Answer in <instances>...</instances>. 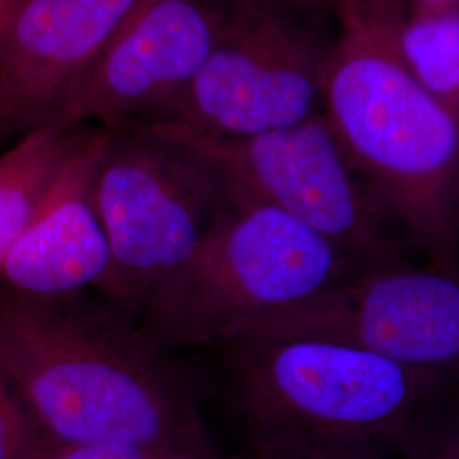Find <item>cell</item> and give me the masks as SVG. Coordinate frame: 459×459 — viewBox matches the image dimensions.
<instances>
[{
  "label": "cell",
  "instance_id": "6da1fadb",
  "mask_svg": "<svg viewBox=\"0 0 459 459\" xmlns=\"http://www.w3.org/2000/svg\"><path fill=\"white\" fill-rule=\"evenodd\" d=\"M206 375L238 434L240 458L359 451L430 459L459 430V375L351 345L242 333L208 349Z\"/></svg>",
  "mask_w": 459,
  "mask_h": 459
},
{
  "label": "cell",
  "instance_id": "7a4b0ae2",
  "mask_svg": "<svg viewBox=\"0 0 459 459\" xmlns=\"http://www.w3.org/2000/svg\"><path fill=\"white\" fill-rule=\"evenodd\" d=\"M58 299L0 298V366L39 434L223 458L199 385L128 315Z\"/></svg>",
  "mask_w": 459,
  "mask_h": 459
},
{
  "label": "cell",
  "instance_id": "3957f363",
  "mask_svg": "<svg viewBox=\"0 0 459 459\" xmlns=\"http://www.w3.org/2000/svg\"><path fill=\"white\" fill-rule=\"evenodd\" d=\"M400 0H339L322 113L394 227L430 265L459 273V119L402 62Z\"/></svg>",
  "mask_w": 459,
  "mask_h": 459
},
{
  "label": "cell",
  "instance_id": "277c9868",
  "mask_svg": "<svg viewBox=\"0 0 459 459\" xmlns=\"http://www.w3.org/2000/svg\"><path fill=\"white\" fill-rule=\"evenodd\" d=\"M362 271L274 206L238 199L148 296L138 327L165 351L213 349Z\"/></svg>",
  "mask_w": 459,
  "mask_h": 459
},
{
  "label": "cell",
  "instance_id": "5b68a950",
  "mask_svg": "<svg viewBox=\"0 0 459 459\" xmlns=\"http://www.w3.org/2000/svg\"><path fill=\"white\" fill-rule=\"evenodd\" d=\"M92 199L109 246L99 291L136 316L237 203L229 172L169 128L108 130Z\"/></svg>",
  "mask_w": 459,
  "mask_h": 459
},
{
  "label": "cell",
  "instance_id": "8992f818",
  "mask_svg": "<svg viewBox=\"0 0 459 459\" xmlns=\"http://www.w3.org/2000/svg\"><path fill=\"white\" fill-rule=\"evenodd\" d=\"M160 126L216 159L238 199L293 216L362 269L402 263L400 231L351 164L322 111L293 126L247 138Z\"/></svg>",
  "mask_w": 459,
  "mask_h": 459
},
{
  "label": "cell",
  "instance_id": "52a82bcc",
  "mask_svg": "<svg viewBox=\"0 0 459 459\" xmlns=\"http://www.w3.org/2000/svg\"><path fill=\"white\" fill-rule=\"evenodd\" d=\"M296 14L259 0H230L212 55L162 125L247 138L318 115L328 48Z\"/></svg>",
  "mask_w": 459,
  "mask_h": 459
},
{
  "label": "cell",
  "instance_id": "ba28073f",
  "mask_svg": "<svg viewBox=\"0 0 459 459\" xmlns=\"http://www.w3.org/2000/svg\"><path fill=\"white\" fill-rule=\"evenodd\" d=\"M242 333L337 342L459 375V273L403 261L362 269Z\"/></svg>",
  "mask_w": 459,
  "mask_h": 459
},
{
  "label": "cell",
  "instance_id": "9c48e42d",
  "mask_svg": "<svg viewBox=\"0 0 459 459\" xmlns=\"http://www.w3.org/2000/svg\"><path fill=\"white\" fill-rule=\"evenodd\" d=\"M230 0H145L72 102L64 128L162 125L212 55Z\"/></svg>",
  "mask_w": 459,
  "mask_h": 459
},
{
  "label": "cell",
  "instance_id": "30bf717a",
  "mask_svg": "<svg viewBox=\"0 0 459 459\" xmlns=\"http://www.w3.org/2000/svg\"><path fill=\"white\" fill-rule=\"evenodd\" d=\"M145 0H22L0 36V134L60 126Z\"/></svg>",
  "mask_w": 459,
  "mask_h": 459
},
{
  "label": "cell",
  "instance_id": "8fae6325",
  "mask_svg": "<svg viewBox=\"0 0 459 459\" xmlns=\"http://www.w3.org/2000/svg\"><path fill=\"white\" fill-rule=\"evenodd\" d=\"M108 130L91 126L51 184L31 223L0 265L7 295L58 299L98 286L109 265L92 181Z\"/></svg>",
  "mask_w": 459,
  "mask_h": 459
},
{
  "label": "cell",
  "instance_id": "7c38bea8",
  "mask_svg": "<svg viewBox=\"0 0 459 459\" xmlns=\"http://www.w3.org/2000/svg\"><path fill=\"white\" fill-rule=\"evenodd\" d=\"M87 126H41L0 153V265L79 147Z\"/></svg>",
  "mask_w": 459,
  "mask_h": 459
},
{
  "label": "cell",
  "instance_id": "4fadbf2b",
  "mask_svg": "<svg viewBox=\"0 0 459 459\" xmlns=\"http://www.w3.org/2000/svg\"><path fill=\"white\" fill-rule=\"evenodd\" d=\"M394 39L415 81L459 119V13L411 16L400 5Z\"/></svg>",
  "mask_w": 459,
  "mask_h": 459
},
{
  "label": "cell",
  "instance_id": "5bb4252c",
  "mask_svg": "<svg viewBox=\"0 0 459 459\" xmlns=\"http://www.w3.org/2000/svg\"><path fill=\"white\" fill-rule=\"evenodd\" d=\"M26 459H223L203 458L133 444H65L38 434Z\"/></svg>",
  "mask_w": 459,
  "mask_h": 459
},
{
  "label": "cell",
  "instance_id": "9a60e30c",
  "mask_svg": "<svg viewBox=\"0 0 459 459\" xmlns=\"http://www.w3.org/2000/svg\"><path fill=\"white\" fill-rule=\"evenodd\" d=\"M39 430L0 366V459H26Z\"/></svg>",
  "mask_w": 459,
  "mask_h": 459
},
{
  "label": "cell",
  "instance_id": "2e32d148",
  "mask_svg": "<svg viewBox=\"0 0 459 459\" xmlns=\"http://www.w3.org/2000/svg\"><path fill=\"white\" fill-rule=\"evenodd\" d=\"M240 459H386L359 453V451H286V453H261Z\"/></svg>",
  "mask_w": 459,
  "mask_h": 459
},
{
  "label": "cell",
  "instance_id": "e0dca14e",
  "mask_svg": "<svg viewBox=\"0 0 459 459\" xmlns=\"http://www.w3.org/2000/svg\"><path fill=\"white\" fill-rule=\"evenodd\" d=\"M411 16H430L444 13H459V0H402Z\"/></svg>",
  "mask_w": 459,
  "mask_h": 459
},
{
  "label": "cell",
  "instance_id": "ac0fdd59",
  "mask_svg": "<svg viewBox=\"0 0 459 459\" xmlns=\"http://www.w3.org/2000/svg\"><path fill=\"white\" fill-rule=\"evenodd\" d=\"M295 13H335L339 0H259Z\"/></svg>",
  "mask_w": 459,
  "mask_h": 459
},
{
  "label": "cell",
  "instance_id": "d6986e66",
  "mask_svg": "<svg viewBox=\"0 0 459 459\" xmlns=\"http://www.w3.org/2000/svg\"><path fill=\"white\" fill-rule=\"evenodd\" d=\"M22 0H0V36L9 26L11 19L16 14L17 7Z\"/></svg>",
  "mask_w": 459,
  "mask_h": 459
},
{
  "label": "cell",
  "instance_id": "ffe728a7",
  "mask_svg": "<svg viewBox=\"0 0 459 459\" xmlns=\"http://www.w3.org/2000/svg\"><path fill=\"white\" fill-rule=\"evenodd\" d=\"M430 459H459V430L444 444L443 449Z\"/></svg>",
  "mask_w": 459,
  "mask_h": 459
}]
</instances>
